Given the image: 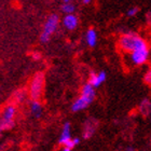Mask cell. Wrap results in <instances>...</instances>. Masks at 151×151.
I'll use <instances>...</instances> for the list:
<instances>
[{"label": "cell", "instance_id": "52a82bcc", "mask_svg": "<svg viewBox=\"0 0 151 151\" xmlns=\"http://www.w3.org/2000/svg\"><path fill=\"white\" fill-rule=\"evenodd\" d=\"M98 125V121L94 118H90L84 122V125H83V138L88 139L90 137L93 136V134L96 131V127Z\"/></svg>", "mask_w": 151, "mask_h": 151}, {"label": "cell", "instance_id": "ffe728a7", "mask_svg": "<svg viewBox=\"0 0 151 151\" xmlns=\"http://www.w3.org/2000/svg\"><path fill=\"white\" fill-rule=\"evenodd\" d=\"M146 19H147V22H148L149 24H151V11H149V12L147 13V15H146Z\"/></svg>", "mask_w": 151, "mask_h": 151}, {"label": "cell", "instance_id": "5b68a950", "mask_svg": "<svg viewBox=\"0 0 151 151\" xmlns=\"http://www.w3.org/2000/svg\"><path fill=\"white\" fill-rule=\"evenodd\" d=\"M16 114V108L14 105H8L3 108L0 120V129L8 131L14 126V116Z\"/></svg>", "mask_w": 151, "mask_h": 151}, {"label": "cell", "instance_id": "9c48e42d", "mask_svg": "<svg viewBox=\"0 0 151 151\" xmlns=\"http://www.w3.org/2000/svg\"><path fill=\"white\" fill-rule=\"evenodd\" d=\"M63 25L66 27L68 30H73L77 28L79 24V19L76 14H69V15H65L64 19H62Z\"/></svg>", "mask_w": 151, "mask_h": 151}, {"label": "cell", "instance_id": "2e32d148", "mask_svg": "<svg viewBox=\"0 0 151 151\" xmlns=\"http://www.w3.org/2000/svg\"><path fill=\"white\" fill-rule=\"evenodd\" d=\"M79 142H80V139L76 137V138H73V139H70L69 142L65 145V147H67V148H69V149H71V150H73L76 146L79 145Z\"/></svg>", "mask_w": 151, "mask_h": 151}, {"label": "cell", "instance_id": "e0dca14e", "mask_svg": "<svg viewBox=\"0 0 151 151\" xmlns=\"http://www.w3.org/2000/svg\"><path fill=\"white\" fill-rule=\"evenodd\" d=\"M139 11V8L138 6H132V8H129L127 10V12H126V15L129 16V17H132V16H135Z\"/></svg>", "mask_w": 151, "mask_h": 151}, {"label": "cell", "instance_id": "603a6c76", "mask_svg": "<svg viewBox=\"0 0 151 151\" xmlns=\"http://www.w3.org/2000/svg\"><path fill=\"white\" fill-rule=\"evenodd\" d=\"M82 2L84 3V4H88V3L91 2V1H90V0H83V1H82Z\"/></svg>", "mask_w": 151, "mask_h": 151}, {"label": "cell", "instance_id": "277c9868", "mask_svg": "<svg viewBox=\"0 0 151 151\" xmlns=\"http://www.w3.org/2000/svg\"><path fill=\"white\" fill-rule=\"evenodd\" d=\"M44 88V75L42 73H37L30 81L28 94L32 101H39L42 96Z\"/></svg>", "mask_w": 151, "mask_h": 151}, {"label": "cell", "instance_id": "44dd1931", "mask_svg": "<svg viewBox=\"0 0 151 151\" xmlns=\"http://www.w3.org/2000/svg\"><path fill=\"white\" fill-rule=\"evenodd\" d=\"M62 151H71V149L67 148V147H65V146H64V148H63V150H62Z\"/></svg>", "mask_w": 151, "mask_h": 151}, {"label": "cell", "instance_id": "7c38bea8", "mask_svg": "<svg viewBox=\"0 0 151 151\" xmlns=\"http://www.w3.org/2000/svg\"><path fill=\"white\" fill-rule=\"evenodd\" d=\"M60 10H62V12L65 13L66 15H69V14H73V12L76 11V6H75V3L70 2L68 0H65L63 2V4L60 6Z\"/></svg>", "mask_w": 151, "mask_h": 151}, {"label": "cell", "instance_id": "ac0fdd59", "mask_svg": "<svg viewBox=\"0 0 151 151\" xmlns=\"http://www.w3.org/2000/svg\"><path fill=\"white\" fill-rule=\"evenodd\" d=\"M144 80H145L146 84H148V85H150V86H151V69H149L148 71L146 73Z\"/></svg>", "mask_w": 151, "mask_h": 151}, {"label": "cell", "instance_id": "7a4b0ae2", "mask_svg": "<svg viewBox=\"0 0 151 151\" xmlns=\"http://www.w3.org/2000/svg\"><path fill=\"white\" fill-rule=\"evenodd\" d=\"M95 95H96L95 88H93L88 83H85L81 88V95L71 105V111L78 112V111H81L83 109H85L88 105L91 104L92 101H94Z\"/></svg>", "mask_w": 151, "mask_h": 151}, {"label": "cell", "instance_id": "6da1fadb", "mask_svg": "<svg viewBox=\"0 0 151 151\" xmlns=\"http://www.w3.org/2000/svg\"><path fill=\"white\" fill-rule=\"evenodd\" d=\"M119 45L123 51L129 52V53L148 47V44L144 38L132 32H125L120 37Z\"/></svg>", "mask_w": 151, "mask_h": 151}, {"label": "cell", "instance_id": "7402d4cb", "mask_svg": "<svg viewBox=\"0 0 151 151\" xmlns=\"http://www.w3.org/2000/svg\"><path fill=\"white\" fill-rule=\"evenodd\" d=\"M126 151H134V148H133V147H127Z\"/></svg>", "mask_w": 151, "mask_h": 151}, {"label": "cell", "instance_id": "8992f818", "mask_svg": "<svg viewBox=\"0 0 151 151\" xmlns=\"http://www.w3.org/2000/svg\"><path fill=\"white\" fill-rule=\"evenodd\" d=\"M149 57V47L142 49V50L135 51L131 53V62L136 66H140L148 60Z\"/></svg>", "mask_w": 151, "mask_h": 151}, {"label": "cell", "instance_id": "5bb4252c", "mask_svg": "<svg viewBox=\"0 0 151 151\" xmlns=\"http://www.w3.org/2000/svg\"><path fill=\"white\" fill-rule=\"evenodd\" d=\"M139 111H140L144 116H148L149 113L151 112V101H149L148 98H145V99L142 101V103L139 105Z\"/></svg>", "mask_w": 151, "mask_h": 151}, {"label": "cell", "instance_id": "cb8c5ba5", "mask_svg": "<svg viewBox=\"0 0 151 151\" xmlns=\"http://www.w3.org/2000/svg\"><path fill=\"white\" fill-rule=\"evenodd\" d=\"M150 120H151V114H150Z\"/></svg>", "mask_w": 151, "mask_h": 151}, {"label": "cell", "instance_id": "d6986e66", "mask_svg": "<svg viewBox=\"0 0 151 151\" xmlns=\"http://www.w3.org/2000/svg\"><path fill=\"white\" fill-rule=\"evenodd\" d=\"M32 58H34V60H40V53H39V52H32Z\"/></svg>", "mask_w": 151, "mask_h": 151}, {"label": "cell", "instance_id": "ba28073f", "mask_svg": "<svg viewBox=\"0 0 151 151\" xmlns=\"http://www.w3.org/2000/svg\"><path fill=\"white\" fill-rule=\"evenodd\" d=\"M106 78H107V76H106V73L105 71H101V73H91L90 77H88V84H91L93 88H98L101 83H104L106 81Z\"/></svg>", "mask_w": 151, "mask_h": 151}, {"label": "cell", "instance_id": "3957f363", "mask_svg": "<svg viewBox=\"0 0 151 151\" xmlns=\"http://www.w3.org/2000/svg\"><path fill=\"white\" fill-rule=\"evenodd\" d=\"M58 24H60V16L52 13L47 16L43 25V30L40 35V42L42 43H47L50 40L52 35L56 32L58 28Z\"/></svg>", "mask_w": 151, "mask_h": 151}, {"label": "cell", "instance_id": "8fae6325", "mask_svg": "<svg viewBox=\"0 0 151 151\" xmlns=\"http://www.w3.org/2000/svg\"><path fill=\"white\" fill-rule=\"evenodd\" d=\"M85 40H86V43H88V47H95V44L97 42V34H96L94 28L88 29L86 35H85Z\"/></svg>", "mask_w": 151, "mask_h": 151}, {"label": "cell", "instance_id": "9a60e30c", "mask_svg": "<svg viewBox=\"0 0 151 151\" xmlns=\"http://www.w3.org/2000/svg\"><path fill=\"white\" fill-rule=\"evenodd\" d=\"M26 95H27V93L25 90H19L14 93V97L17 101H23L24 98H26Z\"/></svg>", "mask_w": 151, "mask_h": 151}, {"label": "cell", "instance_id": "4fadbf2b", "mask_svg": "<svg viewBox=\"0 0 151 151\" xmlns=\"http://www.w3.org/2000/svg\"><path fill=\"white\" fill-rule=\"evenodd\" d=\"M30 113L32 116H36V118H39L42 114V106H41L40 101H32V105H30Z\"/></svg>", "mask_w": 151, "mask_h": 151}, {"label": "cell", "instance_id": "30bf717a", "mask_svg": "<svg viewBox=\"0 0 151 151\" xmlns=\"http://www.w3.org/2000/svg\"><path fill=\"white\" fill-rule=\"evenodd\" d=\"M71 138V136H70V123L69 122H66L64 123L63 125V129H62V133H60V139H58V142H60V145H66L67 142H69Z\"/></svg>", "mask_w": 151, "mask_h": 151}]
</instances>
